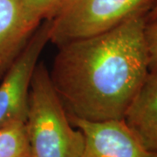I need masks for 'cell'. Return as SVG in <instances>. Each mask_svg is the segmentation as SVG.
Here are the masks:
<instances>
[{
	"instance_id": "obj_8",
	"label": "cell",
	"mask_w": 157,
	"mask_h": 157,
	"mask_svg": "<svg viewBox=\"0 0 157 157\" xmlns=\"http://www.w3.org/2000/svg\"><path fill=\"white\" fill-rule=\"evenodd\" d=\"M0 157H32L25 122L0 129Z\"/></svg>"
},
{
	"instance_id": "obj_7",
	"label": "cell",
	"mask_w": 157,
	"mask_h": 157,
	"mask_svg": "<svg viewBox=\"0 0 157 157\" xmlns=\"http://www.w3.org/2000/svg\"><path fill=\"white\" fill-rule=\"evenodd\" d=\"M123 120L147 152L157 153V70L148 73Z\"/></svg>"
},
{
	"instance_id": "obj_9",
	"label": "cell",
	"mask_w": 157,
	"mask_h": 157,
	"mask_svg": "<svg viewBox=\"0 0 157 157\" xmlns=\"http://www.w3.org/2000/svg\"><path fill=\"white\" fill-rule=\"evenodd\" d=\"M18 2L26 17L39 25L53 16L62 0H18Z\"/></svg>"
},
{
	"instance_id": "obj_12",
	"label": "cell",
	"mask_w": 157,
	"mask_h": 157,
	"mask_svg": "<svg viewBox=\"0 0 157 157\" xmlns=\"http://www.w3.org/2000/svg\"><path fill=\"white\" fill-rule=\"evenodd\" d=\"M145 157H157V153H150V152H147Z\"/></svg>"
},
{
	"instance_id": "obj_1",
	"label": "cell",
	"mask_w": 157,
	"mask_h": 157,
	"mask_svg": "<svg viewBox=\"0 0 157 157\" xmlns=\"http://www.w3.org/2000/svg\"><path fill=\"white\" fill-rule=\"evenodd\" d=\"M147 14L58 46L51 79L70 117L123 120L145 81L149 55Z\"/></svg>"
},
{
	"instance_id": "obj_10",
	"label": "cell",
	"mask_w": 157,
	"mask_h": 157,
	"mask_svg": "<svg viewBox=\"0 0 157 157\" xmlns=\"http://www.w3.org/2000/svg\"><path fill=\"white\" fill-rule=\"evenodd\" d=\"M150 71L157 70V22H147L145 28Z\"/></svg>"
},
{
	"instance_id": "obj_6",
	"label": "cell",
	"mask_w": 157,
	"mask_h": 157,
	"mask_svg": "<svg viewBox=\"0 0 157 157\" xmlns=\"http://www.w3.org/2000/svg\"><path fill=\"white\" fill-rule=\"evenodd\" d=\"M38 27L25 15L18 0H0V79L16 61Z\"/></svg>"
},
{
	"instance_id": "obj_4",
	"label": "cell",
	"mask_w": 157,
	"mask_h": 157,
	"mask_svg": "<svg viewBox=\"0 0 157 157\" xmlns=\"http://www.w3.org/2000/svg\"><path fill=\"white\" fill-rule=\"evenodd\" d=\"M49 22L35 30L27 45L3 77L0 84V129L14 122H25L31 80L39 56L49 42Z\"/></svg>"
},
{
	"instance_id": "obj_5",
	"label": "cell",
	"mask_w": 157,
	"mask_h": 157,
	"mask_svg": "<svg viewBox=\"0 0 157 157\" xmlns=\"http://www.w3.org/2000/svg\"><path fill=\"white\" fill-rule=\"evenodd\" d=\"M84 135L80 157H145L147 151L124 120L90 121L70 117Z\"/></svg>"
},
{
	"instance_id": "obj_11",
	"label": "cell",
	"mask_w": 157,
	"mask_h": 157,
	"mask_svg": "<svg viewBox=\"0 0 157 157\" xmlns=\"http://www.w3.org/2000/svg\"><path fill=\"white\" fill-rule=\"evenodd\" d=\"M147 22H157V1L147 14Z\"/></svg>"
},
{
	"instance_id": "obj_3",
	"label": "cell",
	"mask_w": 157,
	"mask_h": 157,
	"mask_svg": "<svg viewBox=\"0 0 157 157\" xmlns=\"http://www.w3.org/2000/svg\"><path fill=\"white\" fill-rule=\"evenodd\" d=\"M157 0H62L49 22V41L59 46L114 28L151 11Z\"/></svg>"
},
{
	"instance_id": "obj_2",
	"label": "cell",
	"mask_w": 157,
	"mask_h": 157,
	"mask_svg": "<svg viewBox=\"0 0 157 157\" xmlns=\"http://www.w3.org/2000/svg\"><path fill=\"white\" fill-rule=\"evenodd\" d=\"M32 157H80L84 135L74 127L43 62L35 67L25 121Z\"/></svg>"
}]
</instances>
